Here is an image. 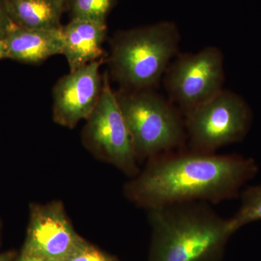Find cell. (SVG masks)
<instances>
[{
    "label": "cell",
    "instance_id": "obj_17",
    "mask_svg": "<svg viewBox=\"0 0 261 261\" xmlns=\"http://www.w3.org/2000/svg\"><path fill=\"white\" fill-rule=\"evenodd\" d=\"M13 261H49L47 259L43 258L42 257L37 256V255H32V254L27 253L20 251L18 255H16L14 260Z\"/></svg>",
    "mask_w": 261,
    "mask_h": 261
},
{
    "label": "cell",
    "instance_id": "obj_2",
    "mask_svg": "<svg viewBox=\"0 0 261 261\" xmlns=\"http://www.w3.org/2000/svg\"><path fill=\"white\" fill-rule=\"evenodd\" d=\"M148 211L147 261H221L236 232L230 219L216 214L207 202H179Z\"/></svg>",
    "mask_w": 261,
    "mask_h": 261
},
{
    "label": "cell",
    "instance_id": "obj_3",
    "mask_svg": "<svg viewBox=\"0 0 261 261\" xmlns=\"http://www.w3.org/2000/svg\"><path fill=\"white\" fill-rule=\"evenodd\" d=\"M179 43L177 27L171 22L121 32L111 47L113 74L127 90L150 89L176 56Z\"/></svg>",
    "mask_w": 261,
    "mask_h": 261
},
{
    "label": "cell",
    "instance_id": "obj_20",
    "mask_svg": "<svg viewBox=\"0 0 261 261\" xmlns=\"http://www.w3.org/2000/svg\"><path fill=\"white\" fill-rule=\"evenodd\" d=\"M56 1L58 2V3H59L60 4H61L62 5H63V6H64L65 0H56Z\"/></svg>",
    "mask_w": 261,
    "mask_h": 261
},
{
    "label": "cell",
    "instance_id": "obj_10",
    "mask_svg": "<svg viewBox=\"0 0 261 261\" xmlns=\"http://www.w3.org/2000/svg\"><path fill=\"white\" fill-rule=\"evenodd\" d=\"M63 53L70 71L97 61L102 56L103 43L107 34L106 23L72 19L62 27Z\"/></svg>",
    "mask_w": 261,
    "mask_h": 261
},
{
    "label": "cell",
    "instance_id": "obj_6",
    "mask_svg": "<svg viewBox=\"0 0 261 261\" xmlns=\"http://www.w3.org/2000/svg\"><path fill=\"white\" fill-rule=\"evenodd\" d=\"M104 81L97 105L86 120L84 144L98 159L135 177L140 170L129 130L108 77Z\"/></svg>",
    "mask_w": 261,
    "mask_h": 261
},
{
    "label": "cell",
    "instance_id": "obj_16",
    "mask_svg": "<svg viewBox=\"0 0 261 261\" xmlns=\"http://www.w3.org/2000/svg\"><path fill=\"white\" fill-rule=\"evenodd\" d=\"M15 24L12 20L6 0H0V40H5Z\"/></svg>",
    "mask_w": 261,
    "mask_h": 261
},
{
    "label": "cell",
    "instance_id": "obj_1",
    "mask_svg": "<svg viewBox=\"0 0 261 261\" xmlns=\"http://www.w3.org/2000/svg\"><path fill=\"white\" fill-rule=\"evenodd\" d=\"M257 172L250 158L181 149L149 159L127 182L124 194L147 211L179 202L217 204L240 195Z\"/></svg>",
    "mask_w": 261,
    "mask_h": 261
},
{
    "label": "cell",
    "instance_id": "obj_11",
    "mask_svg": "<svg viewBox=\"0 0 261 261\" xmlns=\"http://www.w3.org/2000/svg\"><path fill=\"white\" fill-rule=\"evenodd\" d=\"M10 59L27 64L42 63L63 53L62 28L27 29L15 25L5 39Z\"/></svg>",
    "mask_w": 261,
    "mask_h": 261
},
{
    "label": "cell",
    "instance_id": "obj_13",
    "mask_svg": "<svg viewBox=\"0 0 261 261\" xmlns=\"http://www.w3.org/2000/svg\"><path fill=\"white\" fill-rule=\"evenodd\" d=\"M241 205L230 219L235 231L245 225L261 221V185L247 187L240 192Z\"/></svg>",
    "mask_w": 261,
    "mask_h": 261
},
{
    "label": "cell",
    "instance_id": "obj_19",
    "mask_svg": "<svg viewBox=\"0 0 261 261\" xmlns=\"http://www.w3.org/2000/svg\"><path fill=\"white\" fill-rule=\"evenodd\" d=\"M17 254L15 252L8 251L0 253V261H13Z\"/></svg>",
    "mask_w": 261,
    "mask_h": 261
},
{
    "label": "cell",
    "instance_id": "obj_7",
    "mask_svg": "<svg viewBox=\"0 0 261 261\" xmlns=\"http://www.w3.org/2000/svg\"><path fill=\"white\" fill-rule=\"evenodd\" d=\"M164 75L171 102L177 105L185 116L222 90L224 57L214 46L178 55Z\"/></svg>",
    "mask_w": 261,
    "mask_h": 261
},
{
    "label": "cell",
    "instance_id": "obj_9",
    "mask_svg": "<svg viewBox=\"0 0 261 261\" xmlns=\"http://www.w3.org/2000/svg\"><path fill=\"white\" fill-rule=\"evenodd\" d=\"M99 62L70 71L53 89V120L58 124L73 128L87 120L98 102L102 83Z\"/></svg>",
    "mask_w": 261,
    "mask_h": 261
},
{
    "label": "cell",
    "instance_id": "obj_4",
    "mask_svg": "<svg viewBox=\"0 0 261 261\" xmlns=\"http://www.w3.org/2000/svg\"><path fill=\"white\" fill-rule=\"evenodd\" d=\"M137 160L180 149L187 140L185 119L172 102L150 89L116 93Z\"/></svg>",
    "mask_w": 261,
    "mask_h": 261
},
{
    "label": "cell",
    "instance_id": "obj_18",
    "mask_svg": "<svg viewBox=\"0 0 261 261\" xmlns=\"http://www.w3.org/2000/svg\"><path fill=\"white\" fill-rule=\"evenodd\" d=\"M9 58L8 47L5 40H0V60Z\"/></svg>",
    "mask_w": 261,
    "mask_h": 261
},
{
    "label": "cell",
    "instance_id": "obj_5",
    "mask_svg": "<svg viewBox=\"0 0 261 261\" xmlns=\"http://www.w3.org/2000/svg\"><path fill=\"white\" fill-rule=\"evenodd\" d=\"M190 149L205 152L243 140L250 129V108L238 94L222 90L185 115Z\"/></svg>",
    "mask_w": 261,
    "mask_h": 261
},
{
    "label": "cell",
    "instance_id": "obj_8",
    "mask_svg": "<svg viewBox=\"0 0 261 261\" xmlns=\"http://www.w3.org/2000/svg\"><path fill=\"white\" fill-rule=\"evenodd\" d=\"M84 241L70 223L62 202L30 205L21 252L49 261H66Z\"/></svg>",
    "mask_w": 261,
    "mask_h": 261
},
{
    "label": "cell",
    "instance_id": "obj_12",
    "mask_svg": "<svg viewBox=\"0 0 261 261\" xmlns=\"http://www.w3.org/2000/svg\"><path fill=\"white\" fill-rule=\"evenodd\" d=\"M15 25L27 29H61L64 6L56 0H6Z\"/></svg>",
    "mask_w": 261,
    "mask_h": 261
},
{
    "label": "cell",
    "instance_id": "obj_14",
    "mask_svg": "<svg viewBox=\"0 0 261 261\" xmlns=\"http://www.w3.org/2000/svg\"><path fill=\"white\" fill-rule=\"evenodd\" d=\"M115 0H72V19L106 23Z\"/></svg>",
    "mask_w": 261,
    "mask_h": 261
},
{
    "label": "cell",
    "instance_id": "obj_21",
    "mask_svg": "<svg viewBox=\"0 0 261 261\" xmlns=\"http://www.w3.org/2000/svg\"><path fill=\"white\" fill-rule=\"evenodd\" d=\"M1 231H2V224H1V221H0V238H1Z\"/></svg>",
    "mask_w": 261,
    "mask_h": 261
},
{
    "label": "cell",
    "instance_id": "obj_15",
    "mask_svg": "<svg viewBox=\"0 0 261 261\" xmlns=\"http://www.w3.org/2000/svg\"><path fill=\"white\" fill-rule=\"evenodd\" d=\"M66 261H119L116 257L84 241Z\"/></svg>",
    "mask_w": 261,
    "mask_h": 261
}]
</instances>
